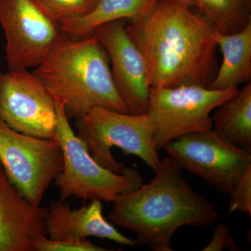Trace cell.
I'll return each mask as SVG.
<instances>
[{
	"mask_svg": "<svg viewBox=\"0 0 251 251\" xmlns=\"http://www.w3.org/2000/svg\"><path fill=\"white\" fill-rule=\"evenodd\" d=\"M140 51L150 88L209 87L215 64L216 29L179 0H160L126 25Z\"/></svg>",
	"mask_w": 251,
	"mask_h": 251,
	"instance_id": "cell-1",
	"label": "cell"
},
{
	"mask_svg": "<svg viewBox=\"0 0 251 251\" xmlns=\"http://www.w3.org/2000/svg\"><path fill=\"white\" fill-rule=\"evenodd\" d=\"M182 170L171 157L162 158L149 184L117 198L109 219L153 251H173L171 239L180 227L214 224L215 206L186 182Z\"/></svg>",
	"mask_w": 251,
	"mask_h": 251,
	"instance_id": "cell-2",
	"label": "cell"
},
{
	"mask_svg": "<svg viewBox=\"0 0 251 251\" xmlns=\"http://www.w3.org/2000/svg\"><path fill=\"white\" fill-rule=\"evenodd\" d=\"M33 73L54 102L64 104L68 117L78 118L98 106L130 113L95 34L77 40L63 35Z\"/></svg>",
	"mask_w": 251,
	"mask_h": 251,
	"instance_id": "cell-3",
	"label": "cell"
},
{
	"mask_svg": "<svg viewBox=\"0 0 251 251\" xmlns=\"http://www.w3.org/2000/svg\"><path fill=\"white\" fill-rule=\"evenodd\" d=\"M57 122L54 139L62 148L64 163L54 179L61 199L75 198L87 201L113 202L118 196L133 192L143 184V178L133 168L115 173L99 165L85 144L74 133L64 104L55 102Z\"/></svg>",
	"mask_w": 251,
	"mask_h": 251,
	"instance_id": "cell-4",
	"label": "cell"
},
{
	"mask_svg": "<svg viewBox=\"0 0 251 251\" xmlns=\"http://www.w3.org/2000/svg\"><path fill=\"white\" fill-rule=\"evenodd\" d=\"M77 136L87 147L91 156L100 166L115 173L125 167L112 156L117 147L125 154L138 156L156 172L161 163L153 135V125L147 114L133 115L94 107L76 119Z\"/></svg>",
	"mask_w": 251,
	"mask_h": 251,
	"instance_id": "cell-5",
	"label": "cell"
},
{
	"mask_svg": "<svg viewBox=\"0 0 251 251\" xmlns=\"http://www.w3.org/2000/svg\"><path fill=\"white\" fill-rule=\"evenodd\" d=\"M238 91L200 85L150 88L146 114L153 125L156 150H161L172 140L188 133L211 130V112Z\"/></svg>",
	"mask_w": 251,
	"mask_h": 251,
	"instance_id": "cell-6",
	"label": "cell"
},
{
	"mask_svg": "<svg viewBox=\"0 0 251 251\" xmlns=\"http://www.w3.org/2000/svg\"><path fill=\"white\" fill-rule=\"evenodd\" d=\"M0 163L20 194L31 205L39 206L62 171L64 156L54 138L25 134L0 120Z\"/></svg>",
	"mask_w": 251,
	"mask_h": 251,
	"instance_id": "cell-7",
	"label": "cell"
},
{
	"mask_svg": "<svg viewBox=\"0 0 251 251\" xmlns=\"http://www.w3.org/2000/svg\"><path fill=\"white\" fill-rule=\"evenodd\" d=\"M9 70L36 67L63 36L59 23L38 0H0Z\"/></svg>",
	"mask_w": 251,
	"mask_h": 251,
	"instance_id": "cell-8",
	"label": "cell"
},
{
	"mask_svg": "<svg viewBox=\"0 0 251 251\" xmlns=\"http://www.w3.org/2000/svg\"><path fill=\"white\" fill-rule=\"evenodd\" d=\"M163 149L181 169L227 194L251 167V151L229 143L212 129L183 135Z\"/></svg>",
	"mask_w": 251,
	"mask_h": 251,
	"instance_id": "cell-9",
	"label": "cell"
},
{
	"mask_svg": "<svg viewBox=\"0 0 251 251\" xmlns=\"http://www.w3.org/2000/svg\"><path fill=\"white\" fill-rule=\"evenodd\" d=\"M0 120L25 134L54 138L55 102L34 73L0 72Z\"/></svg>",
	"mask_w": 251,
	"mask_h": 251,
	"instance_id": "cell-10",
	"label": "cell"
},
{
	"mask_svg": "<svg viewBox=\"0 0 251 251\" xmlns=\"http://www.w3.org/2000/svg\"><path fill=\"white\" fill-rule=\"evenodd\" d=\"M94 34L108 54L112 78L130 114L145 115L150 86L145 62L122 21L106 23Z\"/></svg>",
	"mask_w": 251,
	"mask_h": 251,
	"instance_id": "cell-11",
	"label": "cell"
},
{
	"mask_svg": "<svg viewBox=\"0 0 251 251\" xmlns=\"http://www.w3.org/2000/svg\"><path fill=\"white\" fill-rule=\"evenodd\" d=\"M47 212L20 194L0 163V251H34V241L48 237Z\"/></svg>",
	"mask_w": 251,
	"mask_h": 251,
	"instance_id": "cell-12",
	"label": "cell"
},
{
	"mask_svg": "<svg viewBox=\"0 0 251 251\" xmlns=\"http://www.w3.org/2000/svg\"><path fill=\"white\" fill-rule=\"evenodd\" d=\"M46 227L48 237L54 240H82L94 237L122 245L135 247L136 241L125 237L104 218L101 201L72 209L64 200L53 201L48 207Z\"/></svg>",
	"mask_w": 251,
	"mask_h": 251,
	"instance_id": "cell-13",
	"label": "cell"
},
{
	"mask_svg": "<svg viewBox=\"0 0 251 251\" xmlns=\"http://www.w3.org/2000/svg\"><path fill=\"white\" fill-rule=\"evenodd\" d=\"M216 46L223 53V62L209 87L224 90L238 88L251 80V22L242 30L230 34L215 31Z\"/></svg>",
	"mask_w": 251,
	"mask_h": 251,
	"instance_id": "cell-14",
	"label": "cell"
},
{
	"mask_svg": "<svg viewBox=\"0 0 251 251\" xmlns=\"http://www.w3.org/2000/svg\"><path fill=\"white\" fill-rule=\"evenodd\" d=\"M160 0H97L90 12L81 17L59 21L64 34L84 38L92 35L97 28L106 23L143 18Z\"/></svg>",
	"mask_w": 251,
	"mask_h": 251,
	"instance_id": "cell-15",
	"label": "cell"
},
{
	"mask_svg": "<svg viewBox=\"0 0 251 251\" xmlns=\"http://www.w3.org/2000/svg\"><path fill=\"white\" fill-rule=\"evenodd\" d=\"M216 109L211 129L229 143L251 151V82Z\"/></svg>",
	"mask_w": 251,
	"mask_h": 251,
	"instance_id": "cell-16",
	"label": "cell"
},
{
	"mask_svg": "<svg viewBox=\"0 0 251 251\" xmlns=\"http://www.w3.org/2000/svg\"><path fill=\"white\" fill-rule=\"evenodd\" d=\"M221 34L242 30L251 22V0H186Z\"/></svg>",
	"mask_w": 251,
	"mask_h": 251,
	"instance_id": "cell-17",
	"label": "cell"
},
{
	"mask_svg": "<svg viewBox=\"0 0 251 251\" xmlns=\"http://www.w3.org/2000/svg\"><path fill=\"white\" fill-rule=\"evenodd\" d=\"M58 22L85 16L97 0H38Z\"/></svg>",
	"mask_w": 251,
	"mask_h": 251,
	"instance_id": "cell-18",
	"label": "cell"
},
{
	"mask_svg": "<svg viewBox=\"0 0 251 251\" xmlns=\"http://www.w3.org/2000/svg\"><path fill=\"white\" fill-rule=\"evenodd\" d=\"M229 213L251 215V167L237 180L229 193Z\"/></svg>",
	"mask_w": 251,
	"mask_h": 251,
	"instance_id": "cell-19",
	"label": "cell"
},
{
	"mask_svg": "<svg viewBox=\"0 0 251 251\" xmlns=\"http://www.w3.org/2000/svg\"><path fill=\"white\" fill-rule=\"evenodd\" d=\"M34 251H105L103 247L92 244L88 239L54 240L48 237L36 239L33 243Z\"/></svg>",
	"mask_w": 251,
	"mask_h": 251,
	"instance_id": "cell-20",
	"label": "cell"
},
{
	"mask_svg": "<svg viewBox=\"0 0 251 251\" xmlns=\"http://www.w3.org/2000/svg\"><path fill=\"white\" fill-rule=\"evenodd\" d=\"M225 249H228L230 251L239 250L227 226L225 224H220L216 227L211 242L204 247L203 251H220Z\"/></svg>",
	"mask_w": 251,
	"mask_h": 251,
	"instance_id": "cell-21",
	"label": "cell"
},
{
	"mask_svg": "<svg viewBox=\"0 0 251 251\" xmlns=\"http://www.w3.org/2000/svg\"><path fill=\"white\" fill-rule=\"evenodd\" d=\"M179 1H182V2L186 3V4H187L188 5L187 1H186V0H179Z\"/></svg>",
	"mask_w": 251,
	"mask_h": 251,
	"instance_id": "cell-22",
	"label": "cell"
}]
</instances>
